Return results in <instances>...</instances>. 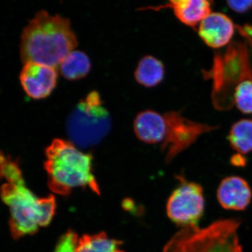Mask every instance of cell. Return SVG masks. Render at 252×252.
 I'll use <instances>...</instances> for the list:
<instances>
[{"mask_svg":"<svg viewBox=\"0 0 252 252\" xmlns=\"http://www.w3.org/2000/svg\"><path fill=\"white\" fill-rule=\"evenodd\" d=\"M165 67L161 61L152 56L142 58L135 71V80L144 87L157 86L163 79Z\"/></svg>","mask_w":252,"mask_h":252,"instance_id":"13","label":"cell"},{"mask_svg":"<svg viewBox=\"0 0 252 252\" xmlns=\"http://www.w3.org/2000/svg\"><path fill=\"white\" fill-rule=\"evenodd\" d=\"M235 105L244 114H252V79H243L235 87Z\"/></svg>","mask_w":252,"mask_h":252,"instance_id":"17","label":"cell"},{"mask_svg":"<svg viewBox=\"0 0 252 252\" xmlns=\"http://www.w3.org/2000/svg\"><path fill=\"white\" fill-rule=\"evenodd\" d=\"M77 44L68 18L40 11L23 29L21 58L24 63H36L57 68Z\"/></svg>","mask_w":252,"mask_h":252,"instance_id":"1","label":"cell"},{"mask_svg":"<svg viewBox=\"0 0 252 252\" xmlns=\"http://www.w3.org/2000/svg\"><path fill=\"white\" fill-rule=\"evenodd\" d=\"M23 90L29 97L35 99L47 97L57 85L56 68L39 63L28 62L20 74Z\"/></svg>","mask_w":252,"mask_h":252,"instance_id":"8","label":"cell"},{"mask_svg":"<svg viewBox=\"0 0 252 252\" xmlns=\"http://www.w3.org/2000/svg\"><path fill=\"white\" fill-rule=\"evenodd\" d=\"M133 128L139 140L147 144H157L165 140L167 126L163 115L155 111L145 110L137 114Z\"/></svg>","mask_w":252,"mask_h":252,"instance_id":"11","label":"cell"},{"mask_svg":"<svg viewBox=\"0 0 252 252\" xmlns=\"http://www.w3.org/2000/svg\"><path fill=\"white\" fill-rule=\"evenodd\" d=\"M228 6L235 12L243 13L247 12L252 9V0H246V1H228Z\"/></svg>","mask_w":252,"mask_h":252,"instance_id":"19","label":"cell"},{"mask_svg":"<svg viewBox=\"0 0 252 252\" xmlns=\"http://www.w3.org/2000/svg\"><path fill=\"white\" fill-rule=\"evenodd\" d=\"M233 21L221 13H211L200 23L199 36L207 46L219 49L228 44L234 34Z\"/></svg>","mask_w":252,"mask_h":252,"instance_id":"10","label":"cell"},{"mask_svg":"<svg viewBox=\"0 0 252 252\" xmlns=\"http://www.w3.org/2000/svg\"><path fill=\"white\" fill-rule=\"evenodd\" d=\"M244 32L252 39V26H246L243 28Z\"/></svg>","mask_w":252,"mask_h":252,"instance_id":"21","label":"cell"},{"mask_svg":"<svg viewBox=\"0 0 252 252\" xmlns=\"http://www.w3.org/2000/svg\"><path fill=\"white\" fill-rule=\"evenodd\" d=\"M240 224L238 219H223L204 228H182L162 252H244L238 235Z\"/></svg>","mask_w":252,"mask_h":252,"instance_id":"4","label":"cell"},{"mask_svg":"<svg viewBox=\"0 0 252 252\" xmlns=\"http://www.w3.org/2000/svg\"><path fill=\"white\" fill-rule=\"evenodd\" d=\"M59 67L63 77L67 80H79L90 72L91 62L85 53L74 50L63 60Z\"/></svg>","mask_w":252,"mask_h":252,"instance_id":"14","label":"cell"},{"mask_svg":"<svg viewBox=\"0 0 252 252\" xmlns=\"http://www.w3.org/2000/svg\"><path fill=\"white\" fill-rule=\"evenodd\" d=\"M230 162L235 167H245L247 164V159L242 154H237L231 157Z\"/></svg>","mask_w":252,"mask_h":252,"instance_id":"20","label":"cell"},{"mask_svg":"<svg viewBox=\"0 0 252 252\" xmlns=\"http://www.w3.org/2000/svg\"><path fill=\"white\" fill-rule=\"evenodd\" d=\"M77 235L72 230H68L60 238L54 252H76Z\"/></svg>","mask_w":252,"mask_h":252,"instance_id":"18","label":"cell"},{"mask_svg":"<svg viewBox=\"0 0 252 252\" xmlns=\"http://www.w3.org/2000/svg\"><path fill=\"white\" fill-rule=\"evenodd\" d=\"M162 8L173 10L176 17L190 27H195L211 14V4L206 0H176L160 6Z\"/></svg>","mask_w":252,"mask_h":252,"instance_id":"12","label":"cell"},{"mask_svg":"<svg viewBox=\"0 0 252 252\" xmlns=\"http://www.w3.org/2000/svg\"><path fill=\"white\" fill-rule=\"evenodd\" d=\"M46 158L48 185L54 193L67 195L73 189L87 187L100 194L91 154L81 152L72 142L55 139L46 149Z\"/></svg>","mask_w":252,"mask_h":252,"instance_id":"2","label":"cell"},{"mask_svg":"<svg viewBox=\"0 0 252 252\" xmlns=\"http://www.w3.org/2000/svg\"><path fill=\"white\" fill-rule=\"evenodd\" d=\"M230 147L238 154L252 152V120L242 119L232 126L228 135Z\"/></svg>","mask_w":252,"mask_h":252,"instance_id":"16","label":"cell"},{"mask_svg":"<svg viewBox=\"0 0 252 252\" xmlns=\"http://www.w3.org/2000/svg\"><path fill=\"white\" fill-rule=\"evenodd\" d=\"M179 185L167 200V217L182 228L198 226L205 208L203 187L178 176Z\"/></svg>","mask_w":252,"mask_h":252,"instance_id":"6","label":"cell"},{"mask_svg":"<svg viewBox=\"0 0 252 252\" xmlns=\"http://www.w3.org/2000/svg\"><path fill=\"white\" fill-rule=\"evenodd\" d=\"M217 198L225 210L243 211L252 203L251 187L242 177L228 176L220 181L217 190Z\"/></svg>","mask_w":252,"mask_h":252,"instance_id":"9","label":"cell"},{"mask_svg":"<svg viewBox=\"0 0 252 252\" xmlns=\"http://www.w3.org/2000/svg\"><path fill=\"white\" fill-rule=\"evenodd\" d=\"M112 119L100 95L92 91L69 116L67 132L72 142L81 147L98 144L110 130Z\"/></svg>","mask_w":252,"mask_h":252,"instance_id":"5","label":"cell"},{"mask_svg":"<svg viewBox=\"0 0 252 252\" xmlns=\"http://www.w3.org/2000/svg\"><path fill=\"white\" fill-rule=\"evenodd\" d=\"M163 116L166 122L167 130L162 148L165 152L167 162H171L181 152L189 148L200 135L218 128V126L189 120L182 117L179 112L165 113Z\"/></svg>","mask_w":252,"mask_h":252,"instance_id":"7","label":"cell"},{"mask_svg":"<svg viewBox=\"0 0 252 252\" xmlns=\"http://www.w3.org/2000/svg\"><path fill=\"white\" fill-rule=\"evenodd\" d=\"M0 196L9 207L10 231L14 239L34 234L40 227L49 224L56 212L54 197H36L26 187L23 173L5 180Z\"/></svg>","mask_w":252,"mask_h":252,"instance_id":"3","label":"cell"},{"mask_svg":"<svg viewBox=\"0 0 252 252\" xmlns=\"http://www.w3.org/2000/svg\"><path fill=\"white\" fill-rule=\"evenodd\" d=\"M122 244L104 233L85 235L78 240L76 252H124Z\"/></svg>","mask_w":252,"mask_h":252,"instance_id":"15","label":"cell"}]
</instances>
